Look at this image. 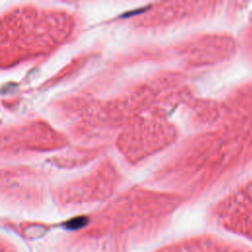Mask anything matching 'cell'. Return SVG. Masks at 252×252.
<instances>
[{
    "instance_id": "6da1fadb",
    "label": "cell",
    "mask_w": 252,
    "mask_h": 252,
    "mask_svg": "<svg viewBox=\"0 0 252 252\" xmlns=\"http://www.w3.org/2000/svg\"><path fill=\"white\" fill-rule=\"evenodd\" d=\"M87 221H88V220L86 218L80 217V218L70 220L68 222L65 223V225L69 229H76V228H80V227L84 226L87 223Z\"/></svg>"
}]
</instances>
